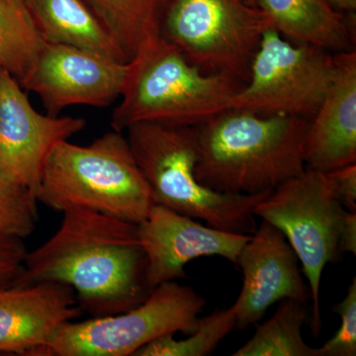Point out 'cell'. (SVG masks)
<instances>
[{"instance_id":"6da1fadb","label":"cell","mask_w":356,"mask_h":356,"mask_svg":"<svg viewBox=\"0 0 356 356\" xmlns=\"http://www.w3.org/2000/svg\"><path fill=\"white\" fill-rule=\"evenodd\" d=\"M60 228L26 254L16 282H54L72 288L92 317L140 305L154 289L138 225L96 211L63 213Z\"/></svg>"},{"instance_id":"7a4b0ae2","label":"cell","mask_w":356,"mask_h":356,"mask_svg":"<svg viewBox=\"0 0 356 356\" xmlns=\"http://www.w3.org/2000/svg\"><path fill=\"white\" fill-rule=\"evenodd\" d=\"M309 122L225 110L196 127L198 181L222 193L273 191L305 172Z\"/></svg>"},{"instance_id":"3957f363","label":"cell","mask_w":356,"mask_h":356,"mask_svg":"<svg viewBox=\"0 0 356 356\" xmlns=\"http://www.w3.org/2000/svg\"><path fill=\"white\" fill-rule=\"evenodd\" d=\"M128 65L121 102L111 118L117 132L138 123L197 127L229 109L245 86L204 72L161 36L147 41Z\"/></svg>"},{"instance_id":"277c9868","label":"cell","mask_w":356,"mask_h":356,"mask_svg":"<svg viewBox=\"0 0 356 356\" xmlns=\"http://www.w3.org/2000/svg\"><path fill=\"white\" fill-rule=\"evenodd\" d=\"M36 198L57 212L96 211L137 225L154 204L127 138L114 130L88 146L58 143L44 163Z\"/></svg>"},{"instance_id":"5b68a950","label":"cell","mask_w":356,"mask_h":356,"mask_svg":"<svg viewBox=\"0 0 356 356\" xmlns=\"http://www.w3.org/2000/svg\"><path fill=\"white\" fill-rule=\"evenodd\" d=\"M134 158L144 175L154 204L208 226L242 235L257 228L254 209L270 192L229 194L212 191L198 181L196 127L138 123L127 129Z\"/></svg>"},{"instance_id":"8992f818","label":"cell","mask_w":356,"mask_h":356,"mask_svg":"<svg viewBox=\"0 0 356 356\" xmlns=\"http://www.w3.org/2000/svg\"><path fill=\"white\" fill-rule=\"evenodd\" d=\"M267 28L250 0H170L161 36L204 72L245 84Z\"/></svg>"},{"instance_id":"52a82bcc","label":"cell","mask_w":356,"mask_h":356,"mask_svg":"<svg viewBox=\"0 0 356 356\" xmlns=\"http://www.w3.org/2000/svg\"><path fill=\"white\" fill-rule=\"evenodd\" d=\"M205 305L193 288L163 283L131 310L65 323L40 356H135L159 337L195 331Z\"/></svg>"},{"instance_id":"ba28073f","label":"cell","mask_w":356,"mask_h":356,"mask_svg":"<svg viewBox=\"0 0 356 356\" xmlns=\"http://www.w3.org/2000/svg\"><path fill=\"white\" fill-rule=\"evenodd\" d=\"M346 208L327 172L306 170L268 194L254 209L255 217L285 236L302 264L313 301L312 334L322 331L321 280L325 266L337 261Z\"/></svg>"},{"instance_id":"9c48e42d","label":"cell","mask_w":356,"mask_h":356,"mask_svg":"<svg viewBox=\"0 0 356 356\" xmlns=\"http://www.w3.org/2000/svg\"><path fill=\"white\" fill-rule=\"evenodd\" d=\"M336 67V54L293 43L267 28L252 60L250 79L232 98L229 108L311 120L331 86Z\"/></svg>"},{"instance_id":"30bf717a","label":"cell","mask_w":356,"mask_h":356,"mask_svg":"<svg viewBox=\"0 0 356 356\" xmlns=\"http://www.w3.org/2000/svg\"><path fill=\"white\" fill-rule=\"evenodd\" d=\"M86 126L79 117L39 113L17 81L0 69V177L7 181L36 196L53 147Z\"/></svg>"},{"instance_id":"8fae6325","label":"cell","mask_w":356,"mask_h":356,"mask_svg":"<svg viewBox=\"0 0 356 356\" xmlns=\"http://www.w3.org/2000/svg\"><path fill=\"white\" fill-rule=\"evenodd\" d=\"M128 67L97 51L46 42L21 88L36 93L51 116L74 105L107 107L120 97Z\"/></svg>"},{"instance_id":"7c38bea8","label":"cell","mask_w":356,"mask_h":356,"mask_svg":"<svg viewBox=\"0 0 356 356\" xmlns=\"http://www.w3.org/2000/svg\"><path fill=\"white\" fill-rule=\"evenodd\" d=\"M138 233L152 289L186 277L184 267L200 257H220L236 264L250 238L201 224L159 204H154L146 219L138 224Z\"/></svg>"},{"instance_id":"4fadbf2b","label":"cell","mask_w":356,"mask_h":356,"mask_svg":"<svg viewBox=\"0 0 356 356\" xmlns=\"http://www.w3.org/2000/svg\"><path fill=\"white\" fill-rule=\"evenodd\" d=\"M236 266L243 273L242 289L233 304L238 329L257 324L282 300L306 303L311 299L298 257L285 236L268 222L261 220L241 250Z\"/></svg>"},{"instance_id":"5bb4252c","label":"cell","mask_w":356,"mask_h":356,"mask_svg":"<svg viewBox=\"0 0 356 356\" xmlns=\"http://www.w3.org/2000/svg\"><path fill=\"white\" fill-rule=\"evenodd\" d=\"M81 312L65 285L15 281L0 286V353L41 355L58 330Z\"/></svg>"},{"instance_id":"9a60e30c","label":"cell","mask_w":356,"mask_h":356,"mask_svg":"<svg viewBox=\"0 0 356 356\" xmlns=\"http://www.w3.org/2000/svg\"><path fill=\"white\" fill-rule=\"evenodd\" d=\"M336 74L309 122L306 170L330 172L356 163V51L336 54Z\"/></svg>"},{"instance_id":"2e32d148","label":"cell","mask_w":356,"mask_h":356,"mask_svg":"<svg viewBox=\"0 0 356 356\" xmlns=\"http://www.w3.org/2000/svg\"><path fill=\"white\" fill-rule=\"evenodd\" d=\"M269 27L288 41L332 54L355 50V32L331 0H261Z\"/></svg>"},{"instance_id":"e0dca14e","label":"cell","mask_w":356,"mask_h":356,"mask_svg":"<svg viewBox=\"0 0 356 356\" xmlns=\"http://www.w3.org/2000/svg\"><path fill=\"white\" fill-rule=\"evenodd\" d=\"M24 2L44 41L88 49L129 63L83 0Z\"/></svg>"},{"instance_id":"ac0fdd59","label":"cell","mask_w":356,"mask_h":356,"mask_svg":"<svg viewBox=\"0 0 356 356\" xmlns=\"http://www.w3.org/2000/svg\"><path fill=\"white\" fill-rule=\"evenodd\" d=\"M130 62L147 41L161 36L170 0H83Z\"/></svg>"},{"instance_id":"d6986e66","label":"cell","mask_w":356,"mask_h":356,"mask_svg":"<svg viewBox=\"0 0 356 356\" xmlns=\"http://www.w3.org/2000/svg\"><path fill=\"white\" fill-rule=\"evenodd\" d=\"M44 43L24 0H0V69L22 86Z\"/></svg>"},{"instance_id":"ffe728a7","label":"cell","mask_w":356,"mask_h":356,"mask_svg":"<svg viewBox=\"0 0 356 356\" xmlns=\"http://www.w3.org/2000/svg\"><path fill=\"white\" fill-rule=\"evenodd\" d=\"M305 304L297 300L281 301L273 317L257 327L252 339L233 356H323L302 337L305 325Z\"/></svg>"},{"instance_id":"44dd1931","label":"cell","mask_w":356,"mask_h":356,"mask_svg":"<svg viewBox=\"0 0 356 356\" xmlns=\"http://www.w3.org/2000/svg\"><path fill=\"white\" fill-rule=\"evenodd\" d=\"M235 327L233 305L228 309H216L200 318L198 327L187 339H175V334H166L147 343L135 356L209 355Z\"/></svg>"},{"instance_id":"7402d4cb","label":"cell","mask_w":356,"mask_h":356,"mask_svg":"<svg viewBox=\"0 0 356 356\" xmlns=\"http://www.w3.org/2000/svg\"><path fill=\"white\" fill-rule=\"evenodd\" d=\"M37 202L32 192L0 177V240L31 235L38 221Z\"/></svg>"},{"instance_id":"603a6c76","label":"cell","mask_w":356,"mask_h":356,"mask_svg":"<svg viewBox=\"0 0 356 356\" xmlns=\"http://www.w3.org/2000/svg\"><path fill=\"white\" fill-rule=\"evenodd\" d=\"M334 312L341 316V327L321 348L323 356L356 355V278L348 287L343 301L336 304Z\"/></svg>"},{"instance_id":"cb8c5ba5","label":"cell","mask_w":356,"mask_h":356,"mask_svg":"<svg viewBox=\"0 0 356 356\" xmlns=\"http://www.w3.org/2000/svg\"><path fill=\"white\" fill-rule=\"evenodd\" d=\"M27 252L21 238L0 240V286L15 282Z\"/></svg>"},{"instance_id":"d4e9b609","label":"cell","mask_w":356,"mask_h":356,"mask_svg":"<svg viewBox=\"0 0 356 356\" xmlns=\"http://www.w3.org/2000/svg\"><path fill=\"white\" fill-rule=\"evenodd\" d=\"M327 173L339 202L346 210L356 212V163Z\"/></svg>"},{"instance_id":"484cf974","label":"cell","mask_w":356,"mask_h":356,"mask_svg":"<svg viewBox=\"0 0 356 356\" xmlns=\"http://www.w3.org/2000/svg\"><path fill=\"white\" fill-rule=\"evenodd\" d=\"M339 254H356V212H346L339 242Z\"/></svg>"},{"instance_id":"4316f807","label":"cell","mask_w":356,"mask_h":356,"mask_svg":"<svg viewBox=\"0 0 356 356\" xmlns=\"http://www.w3.org/2000/svg\"><path fill=\"white\" fill-rule=\"evenodd\" d=\"M331 2L341 13H355L356 0H331Z\"/></svg>"},{"instance_id":"83f0119b","label":"cell","mask_w":356,"mask_h":356,"mask_svg":"<svg viewBox=\"0 0 356 356\" xmlns=\"http://www.w3.org/2000/svg\"><path fill=\"white\" fill-rule=\"evenodd\" d=\"M259 1H261V0H250V2L252 4V6L257 7H259Z\"/></svg>"}]
</instances>
